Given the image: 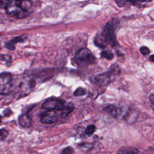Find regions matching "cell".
<instances>
[{"label":"cell","mask_w":154,"mask_h":154,"mask_svg":"<svg viewBox=\"0 0 154 154\" xmlns=\"http://www.w3.org/2000/svg\"><path fill=\"white\" fill-rule=\"evenodd\" d=\"M116 22L110 20L107 23L100 34L97 35L94 38V43L99 48H104L106 46H114L116 45V37L115 35V28Z\"/></svg>","instance_id":"cell-1"},{"label":"cell","mask_w":154,"mask_h":154,"mask_svg":"<svg viewBox=\"0 0 154 154\" xmlns=\"http://www.w3.org/2000/svg\"><path fill=\"white\" fill-rule=\"evenodd\" d=\"M31 7L32 2L29 1H9L5 9L9 15L17 19H23L29 15Z\"/></svg>","instance_id":"cell-2"},{"label":"cell","mask_w":154,"mask_h":154,"mask_svg":"<svg viewBox=\"0 0 154 154\" xmlns=\"http://www.w3.org/2000/svg\"><path fill=\"white\" fill-rule=\"evenodd\" d=\"M75 61L80 67H85L95 63L96 58L88 48H82L76 54Z\"/></svg>","instance_id":"cell-3"},{"label":"cell","mask_w":154,"mask_h":154,"mask_svg":"<svg viewBox=\"0 0 154 154\" xmlns=\"http://www.w3.org/2000/svg\"><path fill=\"white\" fill-rule=\"evenodd\" d=\"M116 76L117 75L109 69V70L106 72L90 77L89 80L93 84L98 86H106L114 79Z\"/></svg>","instance_id":"cell-4"},{"label":"cell","mask_w":154,"mask_h":154,"mask_svg":"<svg viewBox=\"0 0 154 154\" xmlns=\"http://www.w3.org/2000/svg\"><path fill=\"white\" fill-rule=\"evenodd\" d=\"M11 89L12 75L8 72L0 73V94H8Z\"/></svg>","instance_id":"cell-5"},{"label":"cell","mask_w":154,"mask_h":154,"mask_svg":"<svg viewBox=\"0 0 154 154\" xmlns=\"http://www.w3.org/2000/svg\"><path fill=\"white\" fill-rule=\"evenodd\" d=\"M64 106V102L56 97H51L46 100L42 104V108L48 110L61 111Z\"/></svg>","instance_id":"cell-6"},{"label":"cell","mask_w":154,"mask_h":154,"mask_svg":"<svg viewBox=\"0 0 154 154\" xmlns=\"http://www.w3.org/2000/svg\"><path fill=\"white\" fill-rule=\"evenodd\" d=\"M58 118L57 113L54 110H48L42 114L41 122L45 124H52L57 122Z\"/></svg>","instance_id":"cell-7"},{"label":"cell","mask_w":154,"mask_h":154,"mask_svg":"<svg viewBox=\"0 0 154 154\" xmlns=\"http://www.w3.org/2000/svg\"><path fill=\"white\" fill-rule=\"evenodd\" d=\"M19 123L22 127L29 128L31 125V119L28 114L25 113L19 116Z\"/></svg>","instance_id":"cell-8"},{"label":"cell","mask_w":154,"mask_h":154,"mask_svg":"<svg viewBox=\"0 0 154 154\" xmlns=\"http://www.w3.org/2000/svg\"><path fill=\"white\" fill-rule=\"evenodd\" d=\"M26 35H23L20 37H16V38H13V40H10V42H8V43H7L5 44V47L10 50H11V51L14 50V48H15V46H14L15 43L19 42H23L25 39H26Z\"/></svg>","instance_id":"cell-9"},{"label":"cell","mask_w":154,"mask_h":154,"mask_svg":"<svg viewBox=\"0 0 154 154\" xmlns=\"http://www.w3.org/2000/svg\"><path fill=\"white\" fill-rule=\"evenodd\" d=\"M104 110L109 113L111 116L116 117H117L120 114V110L119 108L114 105H108L104 108Z\"/></svg>","instance_id":"cell-10"},{"label":"cell","mask_w":154,"mask_h":154,"mask_svg":"<svg viewBox=\"0 0 154 154\" xmlns=\"http://www.w3.org/2000/svg\"><path fill=\"white\" fill-rule=\"evenodd\" d=\"M138 150L134 147H123L119 150L117 154H138Z\"/></svg>","instance_id":"cell-11"},{"label":"cell","mask_w":154,"mask_h":154,"mask_svg":"<svg viewBox=\"0 0 154 154\" xmlns=\"http://www.w3.org/2000/svg\"><path fill=\"white\" fill-rule=\"evenodd\" d=\"M74 109V105L72 103H69L66 105H64L63 109L61 110V117H66L69 114H70Z\"/></svg>","instance_id":"cell-12"},{"label":"cell","mask_w":154,"mask_h":154,"mask_svg":"<svg viewBox=\"0 0 154 154\" xmlns=\"http://www.w3.org/2000/svg\"><path fill=\"white\" fill-rule=\"evenodd\" d=\"M100 55L102 57H104L107 60H112L114 57V55H113L112 52L109 50L102 51L101 52Z\"/></svg>","instance_id":"cell-13"},{"label":"cell","mask_w":154,"mask_h":154,"mask_svg":"<svg viewBox=\"0 0 154 154\" xmlns=\"http://www.w3.org/2000/svg\"><path fill=\"white\" fill-rule=\"evenodd\" d=\"M86 94V91L84 88L82 87L78 88L75 91H74V96H82Z\"/></svg>","instance_id":"cell-14"},{"label":"cell","mask_w":154,"mask_h":154,"mask_svg":"<svg viewBox=\"0 0 154 154\" xmlns=\"http://www.w3.org/2000/svg\"><path fill=\"white\" fill-rule=\"evenodd\" d=\"M95 131H96L95 126L93 125H90L87 126V128L85 130V133L87 135H91Z\"/></svg>","instance_id":"cell-15"},{"label":"cell","mask_w":154,"mask_h":154,"mask_svg":"<svg viewBox=\"0 0 154 154\" xmlns=\"http://www.w3.org/2000/svg\"><path fill=\"white\" fill-rule=\"evenodd\" d=\"M8 135V132L5 129H0V140H4Z\"/></svg>","instance_id":"cell-16"},{"label":"cell","mask_w":154,"mask_h":154,"mask_svg":"<svg viewBox=\"0 0 154 154\" xmlns=\"http://www.w3.org/2000/svg\"><path fill=\"white\" fill-rule=\"evenodd\" d=\"M140 52L144 55H146L150 53V50L146 46L141 47V48L140 49Z\"/></svg>","instance_id":"cell-17"},{"label":"cell","mask_w":154,"mask_h":154,"mask_svg":"<svg viewBox=\"0 0 154 154\" xmlns=\"http://www.w3.org/2000/svg\"><path fill=\"white\" fill-rule=\"evenodd\" d=\"M73 149L71 147H67L65 148L61 152V154H73Z\"/></svg>","instance_id":"cell-18"},{"label":"cell","mask_w":154,"mask_h":154,"mask_svg":"<svg viewBox=\"0 0 154 154\" xmlns=\"http://www.w3.org/2000/svg\"><path fill=\"white\" fill-rule=\"evenodd\" d=\"M9 1H0V8H6Z\"/></svg>","instance_id":"cell-19"},{"label":"cell","mask_w":154,"mask_h":154,"mask_svg":"<svg viewBox=\"0 0 154 154\" xmlns=\"http://www.w3.org/2000/svg\"><path fill=\"white\" fill-rule=\"evenodd\" d=\"M116 3L119 7H123L126 4V2L124 1H116Z\"/></svg>","instance_id":"cell-20"},{"label":"cell","mask_w":154,"mask_h":154,"mask_svg":"<svg viewBox=\"0 0 154 154\" xmlns=\"http://www.w3.org/2000/svg\"><path fill=\"white\" fill-rule=\"evenodd\" d=\"M150 100L151 101V103H152V109L153 108V101H154V96H153V94H152L150 96Z\"/></svg>","instance_id":"cell-21"},{"label":"cell","mask_w":154,"mask_h":154,"mask_svg":"<svg viewBox=\"0 0 154 154\" xmlns=\"http://www.w3.org/2000/svg\"><path fill=\"white\" fill-rule=\"evenodd\" d=\"M150 60L152 62H153L154 61V60H153V55H152L150 57Z\"/></svg>","instance_id":"cell-22"},{"label":"cell","mask_w":154,"mask_h":154,"mask_svg":"<svg viewBox=\"0 0 154 154\" xmlns=\"http://www.w3.org/2000/svg\"><path fill=\"white\" fill-rule=\"evenodd\" d=\"M1 117H0V122H1Z\"/></svg>","instance_id":"cell-23"}]
</instances>
